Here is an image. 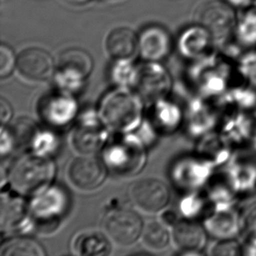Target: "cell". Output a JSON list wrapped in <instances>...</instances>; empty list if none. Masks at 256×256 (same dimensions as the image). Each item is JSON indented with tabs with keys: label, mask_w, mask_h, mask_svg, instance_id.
<instances>
[{
	"label": "cell",
	"mask_w": 256,
	"mask_h": 256,
	"mask_svg": "<svg viewBox=\"0 0 256 256\" xmlns=\"http://www.w3.org/2000/svg\"><path fill=\"white\" fill-rule=\"evenodd\" d=\"M97 112L110 130L130 133L142 124L144 100L135 90L118 86L102 97Z\"/></svg>",
	"instance_id": "6da1fadb"
},
{
	"label": "cell",
	"mask_w": 256,
	"mask_h": 256,
	"mask_svg": "<svg viewBox=\"0 0 256 256\" xmlns=\"http://www.w3.org/2000/svg\"><path fill=\"white\" fill-rule=\"evenodd\" d=\"M56 173L50 156L31 152L14 161L7 172V183L21 197L34 198L52 186Z\"/></svg>",
	"instance_id": "7a4b0ae2"
},
{
	"label": "cell",
	"mask_w": 256,
	"mask_h": 256,
	"mask_svg": "<svg viewBox=\"0 0 256 256\" xmlns=\"http://www.w3.org/2000/svg\"><path fill=\"white\" fill-rule=\"evenodd\" d=\"M102 161L108 170L118 176L138 175L147 161L142 139L130 133H120L108 139L102 150Z\"/></svg>",
	"instance_id": "3957f363"
},
{
	"label": "cell",
	"mask_w": 256,
	"mask_h": 256,
	"mask_svg": "<svg viewBox=\"0 0 256 256\" xmlns=\"http://www.w3.org/2000/svg\"><path fill=\"white\" fill-rule=\"evenodd\" d=\"M108 130L98 112L86 111L74 126L70 144L79 155H94L102 150L108 141Z\"/></svg>",
	"instance_id": "277c9868"
},
{
	"label": "cell",
	"mask_w": 256,
	"mask_h": 256,
	"mask_svg": "<svg viewBox=\"0 0 256 256\" xmlns=\"http://www.w3.org/2000/svg\"><path fill=\"white\" fill-rule=\"evenodd\" d=\"M93 70V60L82 49H66L60 56L54 78L60 90L74 92L84 85Z\"/></svg>",
	"instance_id": "5b68a950"
},
{
	"label": "cell",
	"mask_w": 256,
	"mask_h": 256,
	"mask_svg": "<svg viewBox=\"0 0 256 256\" xmlns=\"http://www.w3.org/2000/svg\"><path fill=\"white\" fill-rule=\"evenodd\" d=\"M70 208V196L66 190L59 186H51L42 194L32 198L29 209L32 218L40 228L56 226L60 218Z\"/></svg>",
	"instance_id": "8992f818"
},
{
	"label": "cell",
	"mask_w": 256,
	"mask_h": 256,
	"mask_svg": "<svg viewBox=\"0 0 256 256\" xmlns=\"http://www.w3.org/2000/svg\"><path fill=\"white\" fill-rule=\"evenodd\" d=\"M144 226L142 218L128 208L112 209L104 217V232L111 242L120 246L136 242L141 238Z\"/></svg>",
	"instance_id": "52a82bcc"
},
{
	"label": "cell",
	"mask_w": 256,
	"mask_h": 256,
	"mask_svg": "<svg viewBox=\"0 0 256 256\" xmlns=\"http://www.w3.org/2000/svg\"><path fill=\"white\" fill-rule=\"evenodd\" d=\"M198 60L194 77L204 96H212L226 90L231 77V66L222 56L210 54Z\"/></svg>",
	"instance_id": "ba28073f"
},
{
	"label": "cell",
	"mask_w": 256,
	"mask_h": 256,
	"mask_svg": "<svg viewBox=\"0 0 256 256\" xmlns=\"http://www.w3.org/2000/svg\"><path fill=\"white\" fill-rule=\"evenodd\" d=\"M133 90L144 102L150 104L164 99L172 88L170 74L156 62H147L136 66Z\"/></svg>",
	"instance_id": "9c48e42d"
},
{
	"label": "cell",
	"mask_w": 256,
	"mask_h": 256,
	"mask_svg": "<svg viewBox=\"0 0 256 256\" xmlns=\"http://www.w3.org/2000/svg\"><path fill=\"white\" fill-rule=\"evenodd\" d=\"M198 21L211 34L214 42L223 43L234 34L237 20L231 6L225 1L215 0L202 6Z\"/></svg>",
	"instance_id": "30bf717a"
},
{
	"label": "cell",
	"mask_w": 256,
	"mask_h": 256,
	"mask_svg": "<svg viewBox=\"0 0 256 256\" xmlns=\"http://www.w3.org/2000/svg\"><path fill=\"white\" fill-rule=\"evenodd\" d=\"M108 172L102 160H97L94 155H80L70 162L66 176L78 190L92 192L104 183Z\"/></svg>",
	"instance_id": "8fae6325"
},
{
	"label": "cell",
	"mask_w": 256,
	"mask_h": 256,
	"mask_svg": "<svg viewBox=\"0 0 256 256\" xmlns=\"http://www.w3.org/2000/svg\"><path fill=\"white\" fill-rule=\"evenodd\" d=\"M130 192L136 208L150 214L164 211L170 202L169 187L162 180L154 178L136 181L132 184Z\"/></svg>",
	"instance_id": "7c38bea8"
},
{
	"label": "cell",
	"mask_w": 256,
	"mask_h": 256,
	"mask_svg": "<svg viewBox=\"0 0 256 256\" xmlns=\"http://www.w3.org/2000/svg\"><path fill=\"white\" fill-rule=\"evenodd\" d=\"M78 112L76 100L70 92L60 90L43 97L38 113L46 124L62 128L74 121Z\"/></svg>",
	"instance_id": "4fadbf2b"
},
{
	"label": "cell",
	"mask_w": 256,
	"mask_h": 256,
	"mask_svg": "<svg viewBox=\"0 0 256 256\" xmlns=\"http://www.w3.org/2000/svg\"><path fill=\"white\" fill-rule=\"evenodd\" d=\"M215 170L200 156L184 158L173 169V180L178 187L188 192L198 190L208 184Z\"/></svg>",
	"instance_id": "5bb4252c"
},
{
	"label": "cell",
	"mask_w": 256,
	"mask_h": 256,
	"mask_svg": "<svg viewBox=\"0 0 256 256\" xmlns=\"http://www.w3.org/2000/svg\"><path fill=\"white\" fill-rule=\"evenodd\" d=\"M203 226L214 239H236L242 234V214L236 206L212 208L204 216Z\"/></svg>",
	"instance_id": "9a60e30c"
},
{
	"label": "cell",
	"mask_w": 256,
	"mask_h": 256,
	"mask_svg": "<svg viewBox=\"0 0 256 256\" xmlns=\"http://www.w3.org/2000/svg\"><path fill=\"white\" fill-rule=\"evenodd\" d=\"M17 68L21 76L34 82H43L56 73L52 56L44 49L30 48L17 58Z\"/></svg>",
	"instance_id": "2e32d148"
},
{
	"label": "cell",
	"mask_w": 256,
	"mask_h": 256,
	"mask_svg": "<svg viewBox=\"0 0 256 256\" xmlns=\"http://www.w3.org/2000/svg\"><path fill=\"white\" fill-rule=\"evenodd\" d=\"M16 194L15 196L2 194L0 224L2 232H28L34 225L29 204Z\"/></svg>",
	"instance_id": "e0dca14e"
},
{
	"label": "cell",
	"mask_w": 256,
	"mask_h": 256,
	"mask_svg": "<svg viewBox=\"0 0 256 256\" xmlns=\"http://www.w3.org/2000/svg\"><path fill=\"white\" fill-rule=\"evenodd\" d=\"M208 236L203 224L190 218L178 220L172 229L173 245L181 254L186 256L201 254L206 246Z\"/></svg>",
	"instance_id": "ac0fdd59"
},
{
	"label": "cell",
	"mask_w": 256,
	"mask_h": 256,
	"mask_svg": "<svg viewBox=\"0 0 256 256\" xmlns=\"http://www.w3.org/2000/svg\"><path fill=\"white\" fill-rule=\"evenodd\" d=\"M172 38L160 26H149L142 30L138 38V48L142 59L158 62L166 58L172 49Z\"/></svg>",
	"instance_id": "d6986e66"
},
{
	"label": "cell",
	"mask_w": 256,
	"mask_h": 256,
	"mask_svg": "<svg viewBox=\"0 0 256 256\" xmlns=\"http://www.w3.org/2000/svg\"><path fill=\"white\" fill-rule=\"evenodd\" d=\"M214 38L206 28L198 24L184 30L178 38L180 52L188 59H201L211 54Z\"/></svg>",
	"instance_id": "ffe728a7"
},
{
	"label": "cell",
	"mask_w": 256,
	"mask_h": 256,
	"mask_svg": "<svg viewBox=\"0 0 256 256\" xmlns=\"http://www.w3.org/2000/svg\"><path fill=\"white\" fill-rule=\"evenodd\" d=\"M232 144L222 133L210 132L202 136L198 156L216 168H222L234 158Z\"/></svg>",
	"instance_id": "44dd1931"
},
{
	"label": "cell",
	"mask_w": 256,
	"mask_h": 256,
	"mask_svg": "<svg viewBox=\"0 0 256 256\" xmlns=\"http://www.w3.org/2000/svg\"><path fill=\"white\" fill-rule=\"evenodd\" d=\"M223 175L228 181L236 195L248 194L256 189V166L232 158L222 167Z\"/></svg>",
	"instance_id": "7402d4cb"
},
{
	"label": "cell",
	"mask_w": 256,
	"mask_h": 256,
	"mask_svg": "<svg viewBox=\"0 0 256 256\" xmlns=\"http://www.w3.org/2000/svg\"><path fill=\"white\" fill-rule=\"evenodd\" d=\"M105 45L111 58L116 60H128L138 46V38L128 28H116L108 35Z\"/></svg>",
	"instance_id": "603a6c76"
},
{
	"label": "cell",
	"mask_w": 256,
	"mask_h": 256,
	"mask_svg": "<svg viewBox=\"0 0 256 256\" xmlns=\"http://www.w3.org/2000/svg\"><path fill=\"white\" fill-rule=\"evenodd\" d=\"M152 104V122L156 130L163 133L175 132L183 122V113L180 107L166 99Z\"/></svg>",
	"instance_id": "cb8c5ba5"
},
{
	"label": "cell",
	"mask_w": 256,
	"mask_h": 256,
	"mask_svg": "<svg viewBox=\"0 0 256 256\" xmlns=\"http://www.w3.org/2000/svg\"><path fill=\"white\" fill-rule=\"evenodd\" d=\"M110 239L107 234L96 231L79 234L73 240V250L78 256H108L111 252Z\"/></svg>",
	"instance_id": "d4e9b609"
},
{
	"label": "cell",
	"mask_w": 256,
	"mask_h": 256,
	"mask_svg": "<svg viewBox=\"0 0 256 256\" xmlns=\"http://www.w3.org/2000/svg\"><path fill=\"white\" fill-rule=\"evenodd\" d=\"M218 116L208 104L202 100L194 102L188 114V128L195 136H204L210 133L218 125Z\"/></svg>",
	"instance_id": "484cf974"
},
{
	"label": "cell",
	"mask_w": 256,
	"mask_h": 256,
	"mask_svg": "<svg viewBox=\"0 0 256 256\" xmlns=\"http://www.w3.org/2000/svg\"><path fill=\"white\" fill-rule=\"evenodd\" d=\"M141 240L146 248L152 251H161L172 242V230L163 220H150L144 224Z\"/></svg>",
	"instance_id": "4316f807"
},
{
	"label": "cell",
	"mask_w": 256,
	"mask_h": 256,
	"mask_svg": "<svg viewBox=\"0 0 256 256\" xmlns=\"http://www.w3.org/2000/svg\"><path fill=\"white\" fill-rule=\"evenodd\" d=\"M245 10L236 22V38L240 45L246 48L256 46V0Z\"/></svg>",
	"instance_id": "83f0119b"
},
{
	"label": "cell",
	"mask_w": 256,
	"mask_h": 256,
	"mask_svg": "<svg viewBox=\"0 0 256 256\" xmlns=\"http://www.w3.org/2000/svg\"><path fill=\"white\" fill-rule=\"evenodd\" d=\"M1 256H44L45 250L40 243L29 237H14L0 248Z\"/></svg>",
	"instance_id": "f1b7e54d"
},
{
	"label": "cell",
	"mask_w": 256,
	"mask_h": 256,
	"mask_svg": "<svg viewBox=\"0 0 256 256\" xmlns=\"http://www.w3.org/2000/svg\"><path fill=\"white\" fill-rule=\"evenodd\" d=\"M208 200L206 194L203 195L198 192V190L190 192L186 197L181 201L180 210L184 216L186 218L194 220L200 215H203L208 210Z\"/></svg>",
	"instance_id": "f546056e"
},
{
	"label": "cell",
	"mask_w": 256,
	"mask_h": 256,
	"mask_svg": "<svg viewBox=\"0 0 256 256\" xmlns=\"http://www.w3.org/2000/svg\"><path fill=\"white\" fill-rule=\"evenodd\" d=\"M59 139L52 132L37 130L32 140V152L40 156H51L59 148Z\"/></svg>",
	"instance_id": "4dcf8cb0"
},
{
	"label": "cell",
	"mask_w": 256,
	"mask_h": 256,
	"mask_svg": "<svg viewBox=\"0 0 256 256\" xmlns=\"http://www.w3.org/2000/svg\"><path fill=\"white\" fill-rule=\"evenodd\" d=\"M136 74V66L132 65L128 60H118L112 70V79L119 86H133Z\"/></svg>",
	"instance_id": "1f68e13d"
},
{
	"label": "cell",
	"mask_w": 256,
	"mask_h": 256,
	"mask_svg": "<svg viewBox=\"0 0 256 256\" xmlns=\"http://www.w3.org/2000/svg\"><path fill=\"white\" fill-rule=\"evenodd\" d=\"M236 68L244 82L256 88V51H250L242 56Z\"/></svg>",
	"instance_id": "d6a6232c"
},
{
	"label": "cell",
	"mask_w": 256,
	"mask_h": 256,
	"mask_svg": "<svg viewBox=\"0 0 256 256\" xmlns=\"http://www.w3.org/2000/svg\"><path fill=\"white\" fill-rule=\"evenodd\" d=\"M211 256H238L242 254V245L236 239L216 240L208 248Z\"/></svg>",
	"instance_id": "836d02e7"
},
{
	"label": "cell",
	"mask_w": 256,
	"mask_h": 256,
	"mask_svg": "<svg viewBox=\"0 0 256 256\" xmlns=\"http://www.w3.org/2000/svg\"><path fill=\"white\" fill-rule=\"evenodd\" d=\"M17 68V59L14 52L8 46L2 44L0 46V77L6 79L10 76L14 68Z\"/></svg>",
	"instance_id": "e575fe53"
},
{
	"label": "cell",
	"mask_w": 256,
	"mask_h": 256,
	"mask_svg": "<svg viewBox=\"0 0 256 256\" xmlns=\"http://www.w3.org/2000/svg\"><path fill=\"white\" fill-rule=\"evenodd\" d=\"M16 144L14 133L8 128L4 127V125H1V156L4 158L12 152V150Z\"/></svg>",
	"instance_id": "d590c367"
},
{
	"label": "cell",
	"mask_w": 256,
	"mask_h": 256,
	"mask_svg": "<svg viewBox=\"0 0 256 256\" xmlns=\"http://www.w3.org/2000/svg\"><path fill=\"white\" fill-rule=\"evenodd\" d=\"M242 245V254L256 256V234H245Z\"/></svg>",
	"instance_id": "8d00e7d4"
},
{
	"label": "cell",
	"mask_w": 256,
	"mask_h": 256,
	"mask_svg": "<svg viewBox=\"0 0 256 256\" xmlns=\"http://www.w3.org/2000/svg\"><path fill=\"white\" fill-rule=\"evenodd\" d=\"M14 114L12 108L9 104V102L4 99V97L0 100V119L1 125H6L12 120Z\"/></svg>",
	"instance_id": "74e56055"
},
{
	"label": "cell",
	"mask_w": 256,
	"mask_h": 256,
	"mask_svg": "<svg viewBox=\"0 0 256 256\" xmlns=\"http://www.w3.org/2000/svg\"><path fill=\"white\" fill-rule=\"evenodd\" d=\"M224 1L226 3L228 4L229 6L236 7V8H246L254 2V0H224Z\"/></svg>",
	"instance_id": "f35d334b"
},
{
	"label": "cell",
	"mask_w": 256,
	"mask_h": 256,
	"mask_svg": "<svg viewBox=\"0 0 256 256\" xmlns=\"http://www.w3.org/2000/svg\"><path fill=\"white\" fill-rule=\"evenodd\" d=\"M68 3L72 4H82L90 1V0H65Z\"/></svg>",
	"instance_id": "ab89813d"
}]
</instances>
